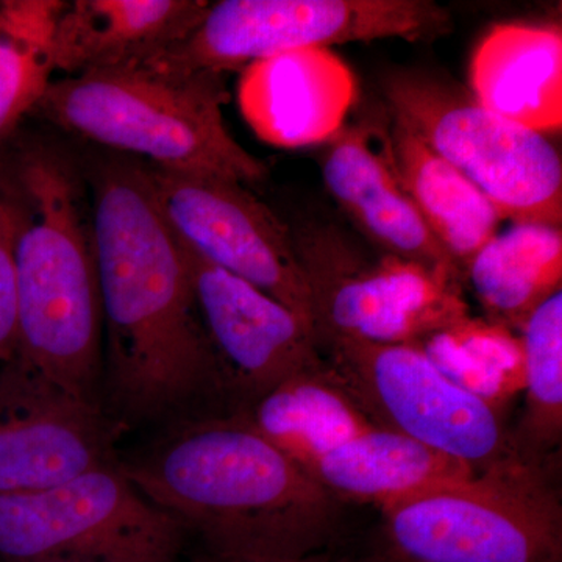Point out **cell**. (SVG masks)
Instances as JSON below:
<instances>
[{"mask_svg":"<svg viewBox=\"0 0 562 562\" xmlns=\"http://www.w3.org/2000/svg\"><path fill=\"white\" fill-rule=\"evenodd\" d=\"M90 184L103 412L120 432L228 413L183 247L158 209L147 162L101 158Z\"/></svg>","mask_w":562,"mask_h":562,"instance_id":"obj_1","label":"cell"},{"mask_svg":"<svg viewBox=\"0 0 562 562\" xmlns=\"http://www.w3.org/2000/svg\"><path fill=\"white\" fill-rule=\"evenodd\" d=\"M120 460L136 487L172 516L203 553L297 562L330 546L342 503L238 413L155 430Z\"/></svg>","mask_w":562,"mask_h":562,"instance_id":"obj_2","label":"cell"},{"mask_svg":"<svg viewBox=\"0 0 562 562\" xmlns=\"http://www.w3.org/2000/svg\"><path fill=\"white\" fill-rule=\"evenodd\" d=\"M16 181L18 357L103 409L101 291L79 177L58 151L33 149Z\"/></svg>","mask_w":562,"mask_h":562,"instance_id":"obj_3","label":"cell"},{"mask_svg":"<svg viewBox=\"0 0 562 562\" xmlns=\"http://www.w3.org/2000/svg\"><path fill=\"white\" fill-rule=\"evenodd\" d=\"M224 74L155 61L52 81L38 111L63 131L166 171L255 183L268 166L233 138Z\"/></svg>","mask_w":562,"mask_h":562,"instance_id":"obj_4","label":"cell"},{"mask_svg":"<svg viewBox=\"0 0 562 562\" xmlns=\"http://www.w3.org/2000/svg\"><path fill=\"white\" fill-rule=\"evenodd\" d=\"M382 519L371 562H562L560 497L543 464L516 454Z\"/></svg>","mask_w":562,"mask_h":562,"instance_id":"obj_5","label":"cell"},{"mask_svg":"<svg viewBox=\"0 0 562 562\" xmlns=\"http://www.w3.org/2000/svg\"><path fill=\"white\" fill-rule=\"evenodd\" d=\"M382 90L387 113L472 181L503 221L561 228L562 161L547 135L492 113L431 70H394Z\"/></svg>","mask_w":562,"mask_h":562,"instance_id":"obj_6","label":"cell"},{"mask_svg":"<svg viewBox=\"0 0 562 562\" xmlns=\"http://www.w3.org/2000/svg\"><path fill=\"white\" fill-rule=\"evenodd\" d=\"M319 349L336 342L417 344L471 316L457 281L391 255L368 254L338 225H290Z\"/></svg>","mask_w":562,"mask_h":562,"instance_id":"obj_7","label":"cell"},{"mask_svg":"<svg viewBox=\"0 0 562 562\" xmlns=\"http://www.w3.org/2000/svg\"><path fill=\"white\" fill-rule=\"evenodd\" d=\"M431 0H222L198 27L155 58L180 70H227L302 49L398 38L430 43L452 31Z\"/></svg>","mask_w":562,"mask_h":562,"instance_id":"obj_8","label":"cell"},{"mask_svg":"<svg viewBox=\"0 0 562 562\" xmlns=\"http://www.w3.org/2000/svg\"><path fill=\"white\" fill-rule=\"evenodd\" d=\"M120 460L44 490L0 494V562H181L187 532Z\"/></svg>","mask_w":562,"mask_h":562,"instance_id":"obj_9","label":"cell"},{"mask_svg":"<svg viewBox=\"0 0 562 562\" xmlns=\"http://www.w3.org/2000/svg\"><path fill=\"white\" fill-rule=\"evenodd\" d=\"M325 350L331 371L376 427L476 472L514 454L502 413L462 390L416 344L336 342Z\"/></svg>","mask_w":562,"mask_h":562,"instance_id":"obj_10","label":"cell"},{"mask_svg":"<svg viewBox=\"0 0 562 562\" xmlns=\"http://www.w3.org/2000/svg\"><path fill=\"white\" fill-rule=\"evenodd\" d=\"M147 168L158 209L188 249L271 295L313 328L308 288L286 222L238 181Z\"/></svg>","mask_w":562,"mask_h":562,"instance_id":"obj_11","label":"cell"},{"mask_svg":"<svg viewBox=\"0 0 562 562\" xmlns=\"http://www.w3.org/2000/svg\"><path fill=\"white\" fill-rule=\"evenodd\" d=\"M180 244L228 412H241L284 380L325 361L313 328L297 314Z\"/></svg>","mask_w":562,"mask_h":562,"instance_id":"obj_12","label":"cell"},{"mask_svg":"<svg viewBox=\"0 0 562 562\" xmlns=\"http://www.w3.org/2000/svg\"><path fill=\"white\" fill-rule=\"evenodd\" d=\"M101 406L16 357L0 366V494L44 490L120 460Z\"/></svg>","mask_w":562,"mask_h":562,"instance_id":"obj_13","label":"cell"},{"mask_svg":"<svg viewBox=\"0 0 562 562\" xmlns=\"http://www.w3.org/2000/svg\"><path fill=\"white\" fill-rule=\"evenodd\" d=\"M382 120L346 124L325 143V187L376 251L417 262L464 288L457 266L403 188L392 158L387 111Z\"/></svg>","mask_w":562,"mask_h":562,"instance_id":"obj_14","label":"cell"},{"mask_svg":"<svg viewBox=\"0 0 562 562\" xmlns=\"http://www.w3.org/2000/svg\"><path fill=\"white\" fill-rule=\"evenodd\" d=\"M205 0H74L58 3L46 52L69 76L139 65L187 40Z\"/></svg>","mask_w":562,"mask_h":562,"instance_id":"obj_15","label":"cell"},{"mask_svg":"<svg viewBox=\"0 0 562 562\" xmlns=\"http://www.w3.org/2000/svg\"><path fill=\"white\" fill-rule=\"evenodd\" d=\"M241 106L255 132L280 147L325 144L358 98L357 79L331 49H302L247 66Z\"/></svg>","mask_w":562,"mask_h":562,"instance_id":"obj_16","label":"cell"},{"mask_svg":"<svg viewBox=\"0 0 562 562\" xmlns=\"http://www.w3.org/2000/svg\"><path fill=\"white\" fill-rule=\"evenodd\" d=\"M469 90L505 120L542 135L560 132L561 25H495L473 52Z\"/></svg>","mask_w":562,"mask_h":562,"instance_id":"obj_17","label":"cell"},{"mask_svg":"<svg viewBox=\"0 0 562 562\" xmlns=\"http://www.w3.org/2000/svg\"><path fill=\"white\" fill-rule=\"evenodd\" d=\"M475 473L464 462L376 425L322 454L308 469L335 501L371 503L380 509L464 482Z\"/></svg>","mask_w":562,"mask_h":562,"instance_id":"obj_18","label":"cell"},{"mask_svg":"<svg viewBox=\"0 0 562 562\" xmlns=\"http://www.w3.org/2000/svg\"><path fill=\"white\" fill-rule=\"evenodd\" d=\"M390 144L403 188L465 281L475 255L497 235L501 214L472 181L391 114Z\"/></svg>","mask_w":562,"mask_h":562,"instance_id":"obj_19","label":"cell"},{"mask_svg":"<svg viewBox=\"0 0 562 562\" xmlns=\"http://www.w3.org/2000/svg\"><path fill=\"white\" fill-rule=\"evenodd\" d=\"M236 413L306 473L322 454L373 427L327 361Z\"/></svg>","mask_w":562,"mask_h":562,"instance_id":"obj_20","label":"cell"},{"mask_svg":"<svg viewBox=\"0 0 562 562\" xmlns=\"http://www.w3.org/2000/svg\"><path fill=\"white\" fill-rule=\"evenodd\" d=\"M562 232L543 224H513L475 255L464 286L484 319L519 333L543 302L561 291Z\"/></svg>","mask_w":562,"mask_h":562,"instance_id":"obj_21","label":"cell"},{"mask_svg":"<svg viewBox=\"0 0 562 562\" xmlns=\"http://www.w3.org/2000/svg\"><path fill=\"white\" fill-rule=\"evenodd\" d=\"M462 390L503 412L524 391V350L519 333L468 316L416 344Z\"/></svg>","mask_w":562,"mask_h":562,"instance_id":"obj_22","label":"cell"},{"mask_svg":"<svg viewBox=\"0 0 562 562\" xmlns=\"http://www.w3.org/2000/svg\"><path fill=\"white\" fill-rule=\"evenodd\" d=\"M524 350L525 406L509 432L513 453L543 464L562 436V292L553 294L519 331Z\"/></svg>","mask_w":562,"mask_h":562,"instance_id":"obj_23","label":"cell"},{"mask_svg":"<svg viewBox=\"0 0 562 562\" xmlns=\"http://www.w3.org/2000/svg\"><path fill=\"white\" fill-rule=\"evenodd\" d=\"M52 70L43 43L10 31L0 21V143L38 106L50 87Z\"/></svg>","mask_w":562,"mask_h":562,"instance_id":"obj_24","label":"cell"},{"mask_svg":"<svg viewBox=\"0 0 562 562\" xmlns=\"http://www.w3.org/2000/svg\"><path fill=\"white\" fill-rule=\"evenodd\" d=\"M16 224L9 199L0 198V366L18 357Z\"/></svg>","mask_w":562,"mask_h":562,"instance_id":"obj_25","label":"cell"},{"mask_svg":"<svg viewBox=\"0 0 562 562\" xmlns=\"http://www.w3.org/2000/svg\"><path fill=\"white\" fill-rule=\"evenodd\" d=\"M195 562H271V561H249V560H235V558H221V557H213V554H206L203 553L201 558H199ZM297 562H330L327 557H317L312 558V560L306 561H297Z\"/></svg>","mask_w":562,"mask_h":562,"instance_id":"obj_26","label":"cell"},{"mask_svg":"<svg viewBox=\"0 0 562 562\" xmlns=\"http://www.w3.org/2000/svg\"><path fill=\"white\" fill-rule=\"evenodd\" d=\"M27 562H91V561L65 560V558H54V560H38V561H27Z\"/></svg>","mask_w":562,"mask_h":562,"instance_id":"obj_27","label":"cell"},{"mask_svg":"<svg viewBox=\"0 0 562 562\" xmlns=\"http://www.w3.org/2000/svg\"><path fill=\"white\" fill-rule=\"evenodd\" d=\"M330 562H344V561H330Z\"/></svg>","mask_w":562,"mask_h":562,"instance_id":"obj_28","label":"cell"}]
</instances>
